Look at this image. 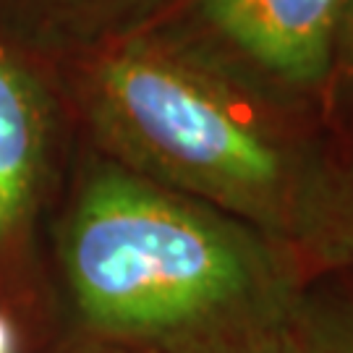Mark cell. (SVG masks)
<instances>
[{
  "instance_id": "1",
  "label": "cell",
  "mask_w": 353,
  "mask_h": 353,
  "mask_svg": "<svg viewBox=\"0 0 353 353\" xmlns=\"http://www.w3.org/2000/svg\"><path fill=\"white\" fill-rule=\"evenodd\" d=\"M81 108L102 157L256 228L309 267L353 265V178L319 115L157 29L87 52Z\"/></svg>"
},
{
  "instance_id": "2",
  "label": "cell",
  "mask_w": 353,
  "mask_h": 353,
  "mask_svg": "<svg viewBox=\"0 0 353 353\" xmlns=\"http://www.w3.org/2000/svg\"><path fill=\"white\" fill-rule=\"evenodd\" d=\"M76 316L92 341L210 353L296 319L301 256L210 204L94 160L61 236Z\"/></svg>"
},
{
  "instance_id": "3",
  "label": "cell",
  "mask_w": 353,
  "mask_h": 353,
  "mask_svg": "<svg viewBox=\"0 0 353 353\" xmlns=\"http://www.w3.org/2000/svg\"><path fill=\"white\" fill-rule=\"evenodd\" d=\"M345 0H170L157 29L225 74L319 115Z\"/></svg>"
},
{
  "instance_id": "4",
  "label": "cell",
  "mask_w": 353,
  "mask_h": 353,
  "mask_svg": "<svg viewBox=\"0 0 353 353\" xmlns=\"http://www.w3.org/2000/svg\"><path fill=\"white\" fill-rule=\"evenodd\" d=\"M50 147V94L32 65L0 45V241L32 212Z\"/></svg>"
},
{
  "instance_id": "5",
  "label": "cell",
  "mask_w": 353,
  "mask_h": 353,
  "mask_svg": "<svg viewBox=\"0 0 353 353\" xmlns=\"http://www.w3.org/2000/svg\"><path fill=\"white\" fill-rule=\"evenodd\" d=\"M170 0H0V29L37 50L92 52L152 26Z\"/></svg>"
},
{
  "instance_id": "6",
  "label": "cell",
  "mask_w": 353,
  "mask_h": 353,
  "mask_svg": "<svg viewBox=\"0 0 353 353\" xmlns=\"http://www.w3.org/2000/svg\"><path fill=\"white\" fill-rule=\"evenodd\" d=\"M319 118L332 128L353 131V0L343 3Z\"/></svg>"
},
{
  "instance_id": "7",
  "label": "cell",
  "mask_w": 353,
  "mask_h": 353,
  "mask_svg": "<svg viewBox=\"0 0 353 353\" xmlns=\"http://www.w3.org/2000/svg\"><path fill=\"white\" fill-rule=\"evenodd\" d=\"M301 322L322 353H353V299L316 301L306 293Z\"/></svg>"
},
{
  "instance_id": "8",
  "label": "cell",
  "mask_w": 353,
  "mask_h": 353,
  "mask_svg": "<svg viewBox=\"0 0 353 353\" xmlns=\"http://www.w3.org/2000/svg\"><path fill=\"white\" fill-rule=\"evenodd\" d=\"M303 306V303H301ZM210 353H322L314 345V341L309 338V332L301 322V309L293 322L283 325V327L265 332V335H256L236 345H225V348H217Z\"/></svg>"
},
{
  "instance_id": "9",
  "label": "cell",
  "mask_w": 353,
  "mask_h": 353,
  "mask_svg": "<svg viewBox=\"0 0 353 353\" xmlns=\"http://www.w3.org/2000/svg\"><path fill=\"white\" fill-rule=\"evenodd\" d=\"M16 345H19V338L11 319L0 312V353H16Z\"/></svg>"
},
{
  "instance_id": "10",
  "label": "cell",
  "mask_w": 353,
  "mask_h": 353,
  "mask_svg": "<svg viewBox=\"0 0 353 353\" xmlns=\"http://www.w3.org/2000/svg\"><path fill=\"white\" fill-rule=\"evenodd\" d=\"M79 353H154L144 351V348H131V345H115V343H100V341H89V345Z\"/></svg>"
},
{
  "instance_id": "11",
  "label": "cell",
  "mask_w": 353,
  "mask_h": 353,
  "mask_svg": "<svg viewBox=\"0 0 353 353\" xmlns=\"http://www.w3.org/2000/svg\"><path fill=\"white\" fill-rule=\"evenodd\" d=\"M351 178H353V165H351Z\"/></svg>"
}]
</instances>
